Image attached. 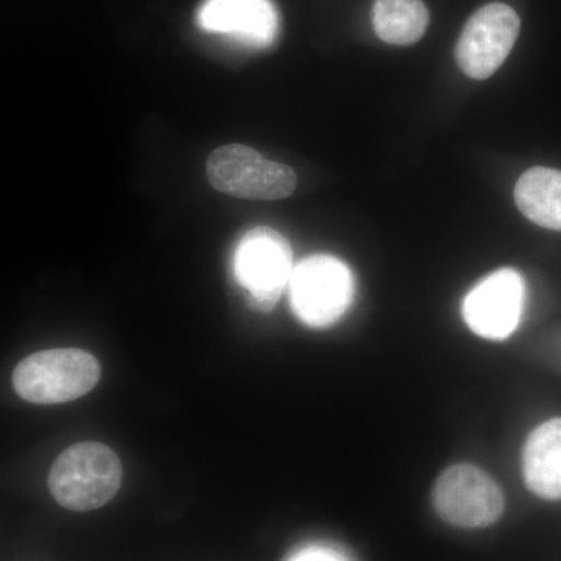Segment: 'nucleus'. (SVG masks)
I'll return each instance as SVG.
<instances>
[{
  "mask_svg": "<svg viewBox=\"0 0 561 561\" xmlns=\"http://www.w3.org/2000/svg\"><path fill=\"white\" fill-rule=\"evenodd\" d=\"M432 502L443 522L465 529L491 526L505 508L500 485L481 468L468 463L443 472L432 491Z\"/></svg>",
  "mask_w": 561,
  "mask_h": 561,
  "instance_id": "6",
  "label": "nucleus"
},
{
  "mask_svg": "<svg viewBox=\"0 0 561 561\" xmlns=\"http://www.w3.org/2000/svg\"><path fill=\"white\" fill-rule=\"evenodd\" d=\"M289 287L295 316L311 328L334 324L354 297L348 265L330 254L301 261L291 273Z\"/></svg>",
  "mask_w": 561,
  "mask_h": 561,
  "instance_id": "3",
  "label": "nucleus"
},
{
  "mask_svg": "<svg viewBox=\"0 0 561 561\" xmlns=\"http://www.w3.org/2000/svg\"><path fill=\"white\" fill-rule=\"evenodd\" d=\"M122 483L117 454L102 443L70 446L55 460L49 474L51 496L73 512H90L108 504Z\"/></svg>",
  "mask_w": 561,
  "mask_h": 561,
  "instance_id": "1",
  "label": "nucleus"
},
{
  "mask_svg": "<svg viewBox=\"0 0 561 561\" xmlns=\"http://www.w3.org/2000/svg\"><path fill=\"white\" fill-rule=\"evenodd\" d=\"M290 243L278 231L257 227L236 247L234 275L250 294L254 308L271 311L294 273Z\"/></svg>",
  "mask_w": 561,
  "mask_h": 561,
  "instance_id": "5",
  "label": "nucleus"
},
{
  "mask_svg": "<svg viewBox=\"0 0 561 561\" xmlns=\"http://www.w3.org/2000/svg\"><path fill=\"white\" fill-rule=\"evenodd\" d=\"M524 280L513 268H501L476 284L463 301V319L474 334L504 341L523 316Z\"/></svg>",
  "mask_w": 561,
  "mask_h": 561,
  "instance_id": "8",
  "label": "nucleus"
},
{
  "mask_svg": "<svg viewBox=\"0 0 561 561\" xmlns=\"http://www.w3.org/2000/svg\"><path fill=\"white\" fill-rule=\"evenodd\" d=\"M206 171L217 191L234 197L279 201L289 197L297 187V175L289 165L267 160L239 144L213 151Z\"/></svg>",
  "mask_w": 561,
  "mask_h": 561,
  "instance_id": "4",
  "label": "nucleus"
},
{
  "mask_svg": "<svg viewBox=\"0 0 561 561\" xmlns=\"http://www.w3.org/2000/svg\"><path fill=\"white\" fill-rule=\"evenodd\" d=\"M430 24V11L423 0H376L373 25L383 43L411 46L423 38Z\"/></svg>",
  "mask_w": 561,
  "mask_h": 561,
  "instance_id": "12",
  "label": "nucleus"
},
{
  "mask_svg": "<svg viewBox=\"0 0 561 561\" xmlns=\"http://www.w3.org/2000/svg\"><path fill=\"white\" fill-rule=\"evenodd\" d=\"M197 24L242 46L264 49L278 36L279 14L272 0H205Z\"/></svg>",
  "mask_w": 561,
  "mask_h": 561,
  "instance_id": "9",
  "label": "nucleus"
},
{
  "mask_svg": "<svg viewBox=\"0 0 561 561\" xmlns=\"http://www.w3.org/2000/svg\"><path fill=\"white\" fill-rule=\"evenodd\" d=\"M523 216L548 230L561 231V172L534 168L523 173L515 187Z\"/></svg>",
  "mask_w": 561,
  "mask_h": 561,
  "instance_id": "11",
  "label": "nucleus"
},
{
  "mask_svg": "<svg viewBox=\"0 0 561 561\" xmlns=\"http://www.w3.org/2000/svg\"><path fill=\"white\" fill-rule=\"evenodd\" d=\"M287 561H348V559L327 546H308L295 552Z\"/></svg>",
  "mask_w": 561,
  "mask_h": 561,
  "instance_id": "13",
  "label": "nucleus"
},
{
  "mask_svg": "<svg viewBox=\"0 0 561 561\" xmlns=\"http://www.w3.org/2000/svg\"><path fill=\"white\" fill-rule=\"evenodd\" d=\"M101 375V364L87 351L47 350L16 365L13 386L22 400L33 404H62L90 393Z\"/></svg>",
  "mask_w": 561,
  "mask_h": 561,
  "instance_id": "2",
  "label": "nucleus"
},
{
  "mask_svg": "<svg viewBox=\"0 0 561 561\" xmlns=\"http://www.w3.org/2000/svg\"><path fill=\"white\" fill-rule=\"evenodd\" d=\"M519 28L522 21L512 7L501 2L482 7L461 31L456 47L457 65L470 79H490L511 55Z\"/></svg>",
  "mask_w": 561,
  "mask_h": 561,
  "instance_id": "7",
  "label": "nucleus"
},
{
  "mask_svg": "<svg viewBox=\"0 0 561 561\" xmlns=\"http://www.w3.org/2000/svg\"><path fill=\"white\" fill-rule=\"evenodd\" d=\"M524 481L542 500H561V419L540 424L523 453Z\"/></svg>",
  "mask_w": 561,
  "mask_h": 561,
  "instance_id": "10",
  "label": "nucleus"
}]
</instances>
